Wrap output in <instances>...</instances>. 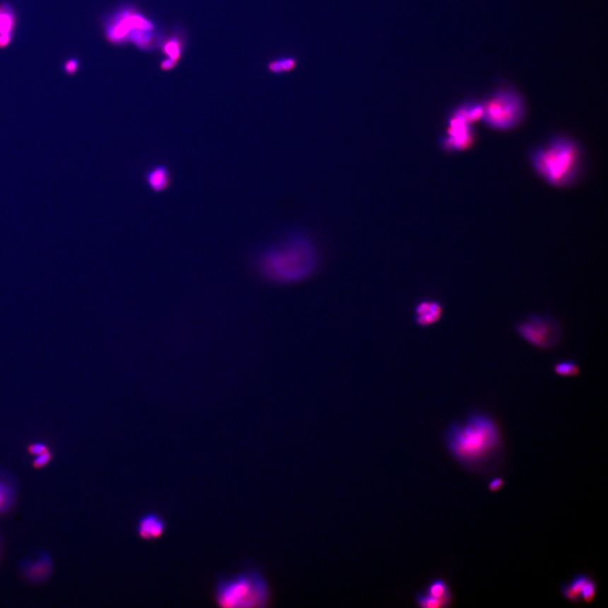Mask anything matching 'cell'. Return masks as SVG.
<instances>
[{"mask_svg":"<svg viewBox=\"0 0 608 608\" xmlns=\"http://www.w3.org/2000/svg\"><path fill=\"white\" fill-rule=\"evenodd\" d=\"M445 442L454 458L466 466L483 463L501 446V433L492 416L472 411L464 423H454L447 430Z\"/></svg>","mask_w":608,"mask_h":608,"instance_id":"1","label":"cell"},{"mask_svg":"<svg viewBox=\"0 0 608 608\" xmlns=\"http://www.w3.org/2000/svg\"><path fill=\"white\" fill-rule=\"evenodd\" d=\"M316 250L312 242L300 236L286 238L279 245L263 252L259 269L267 279L279 283H294L305 280L315 271Z\"/></svg>","mask_w":608,"mask_h":608,"instance_id":"2","label":"cell"},{"mask_svg":"<svg viewBox=\"0 0 608 608\" xmlns=\"http://www.w3.org/2000/svg\"><path fill=\"white\" fill-rule=\"evenodd\" d=\"M530 158L534 170L542 180L551 186L564 188L580 177L583 155L575 141L558 136L534 149Z\"/></svg>","mask_w":608,"mask_h":608,"instance_id":"3","label":"cell"},{"mask_svg":"<svg viewBox=\"0 0 608 608\" xmlns=\"http://www.w3.org/2000/svg\"><path fill=\"white\" fill-rule=\"evenodd\" d=\"M213 596L221 607H266L270 602V589L262 572L247 568L237 574L219 576Z\"/></svg>","mask_w":608,"mask_h":608,"instance_id":"4","label":"cell"},{"mask_svg":"<svg viewBox=\"0 0 608 608\" xmlns=\"http://www.w3.org/2000/svg\"><path fill=\"white\" fill-rule=\"evenodd\" d=\"M481 121L490 129L508 131L519 126L525 117V104L521 95L513 89L495 90L483 102Z\"/></svg>","mask_w":608,"mask_h":608,"instance_id":"5","label":"cell"},{"mask_svg":"<svg viewBox=\"0 0 608 608\" xmlns=\"http://www.w3.org/2000/svg\"><path fill=\"white\" fill-rule=\"evenodd\" d=\"M103 32L107 42L114 46L129 43V37L136 30H156V25L132 6H123L103 20Z\"/></svg>","mask_w":608,"mask_h":608,"instance_id":"6","label":"cell"},{"mask_svg":"<svg viewBox=\"0 0 608 608\" xmlns=\"http://www.w3.org/2000/svg\"><path fill=\"white\" fill-rule=\"evenodd\" d=\"M515 331L528 344L541 350L553 349L561 338L559 321L549 315H532L515 325Z\"/></svg>","mask_w":608,"mask_h":608,"instance_id":"7","label":"cell"},{"mask_svg":"<svg viewBox=\"0 0 608 608\" xmlns=\"http://www.w3.org/2000/svg\"><path fill=\"white\" fill-rule=\"evenodd\" d=\"M476 140L473 126L451 112L447 119V129L444 136L440 138V146L448 152L466 151Z\"/></svg>","mask_w":608,"mask_h":608,"instance_id":"8","label":"cell"},{"mask_svg":"<svg viewBox=\"0 0 608 608\" xmlns=\"http://www.w3.org/2000/svg\"><path fill=\"white\" fill-rule=\"evenodd\" d=\"M54 568L53 557L46 551H39L32 557L21 560L19 566L21 576L33 585L45 583L53 575Z\"/></svg>","mask_w":608,"mask_h":608,"instance_id":"9","label":"cell"},{"mask_svg":"<svg viewBox=\"0 0 608 608\" xmlns=\"http://www.w3.org/2000/svg\"><path fill=\"white\" fill-rule=\"evenodd\" d=\"M166 521L155 512L143 515L138 519L136 525L137 536L144 541L159 539L166 532Z\"/></svg>","mask_w":608,"mask_h":608,"instance_id":"10","label":"cell"},{"mask_svg":"<svg viewBox=\"0 0 608 608\" xmlns=\"http://www.w3.org/2000/svg\"><path fill=\"white\" fill-rule=\"evenodd\" d=\"M18 485L10 472L0 469V515H6L15 506Z\"/></svg>","mask_w":608,"mask_h":608,"instance_id":"11","label":"cell"},{"mask_svg":"<svg viewBox=\"0 0 608 608\" xmlns=\"http://www.w3.org/2000/svg\"><path fill=\"white\" fill-rule=\"evenodd\" d=\"M443 307L440 303L433 300L421 301L414 308V320L420 327H428L440 320Z\"/></svg>","mask_w":608,"mask_h":608,"instance_id":"12","label":"cell"},{"mask_svg":"<svg viewBox=\"0 0 608 608\" xmlns=\"http://www.w3.org/2000/svg\"><path fill=\"white\" fill-rule=\"evenodd\" d=\"M185 38L180 30H175L170 36L160 38L159 47L167 58L179 64L185 49Z\"/></svg>","mask_w":608,"mask_h":608,"instance_id":"13","label":"cell"},{"mask_svg":"<svg viewBox=\"0 0 608 608\" xmlns=\"http://www.w3.org/2000/svg\"><path fill=\"white\" fill-rule=\"evenodd\" d=\"M16 27L17 14L15 8L8 2H0V36H15Z\"/></svg>","mask_w":608,"mask_h":608,"instance_id":"14","label":"cell"},{"mask_svg":"<svg viewBox=\"0 0 608 608\" xmlns=\"http://www.w3.org/2000/svg\"><path fill=\"white\" fill-rule=\"evenodd\" d=\"M454 115L460 117L468 124L473 125L477 122L483 119L484 107L483 102H467L455 107L452 112Z\"/></svg>","mask_w":608,"mask_h":608,"instance_id":"15","label":"cell"},{"mask_svg":"<svg viewBox=\"0 0 608 608\" xmlns=\"http://www.w3.org/2000/svg\"><path fill=\"white\" fill-rule=\"evenodd\" d=\"M147 185L155 192H162L166 189L170 182V175L167 168L156 167L151 169L146 175Z\"/></svg>","mask_w":608,"mask_h":608,"instance_id":"16","label":"cell"},{"mask_svg":"<svg viewBox=\"0 0 608 608\" xmlns=\"http://www.w3.org/2000/svg\"><path fill=\"white\" fill-rule=\"evenodd\" d=\"M425 594L444 602L448 607L452 603V592L447 582L441 578L432 580L426 590Z\"/></svg>","mask_w":608,"mask_h":608,"instance_id":"17","label":"cell"},{"mask_svg":"<svg viewBox=\"0 0 608 608\" xmlns=\"http://www.w3.org/2000/svg\"><path fill=\"white\" fill-rule=\"evenodd\" d=\"M556 375L561 377H575L580 373V368L574 361H562L556 363L554 367Z\"/></svg>","mask_w":608,"mask_h":608,"instance_id":"18","label":"cell"},{"mask_svg":"<svg viewBox=\"0 0 608 608\" xmlns=\"http://www.w3.org/2000/svg\"><path fill=\"white\" fill-rule=\"evenodd\" d=\"M296 66V60L292 58H283L271 61L268 64V69L273 74H282L292 71Z\"/></svg>","mask_w":608,"mask_h":608,"instance_id":"19","label":"cell"},{"mask_svg":"<svg viewBox=\"0 0 608 608\" xmlns=\"http://www.w3.org/2000/svg\"><path fill=\"white\" fill-rule=\"evenodd\" d=\"M415 600L416 604L422 608H446L448 607L446 603L438 599L428 596L425 593H418L416 595Z\"/></svg>","mask_w":608,"mask_h":608,"instance_id":"20","label":"cell"},{"mask_svg":"<svg viewBox=\"0 0 608 608\" xmlns=\"http://www.w3.org/2000/svg\"><path fill=\"white\" fill-rule=\"evenodd\" d=\"M597 585L596 581L590 578V580L587 581L582 589V592L580 594L581 601L585 602H592L595 597L597 596Z\"/></svg>","mask_w":608,"mask_h":608,"instance_id":"21","label":"cell"},{"mask_svg":"<svg viewBox=\"0 0 608 608\" xmlns=\"http://www.w3.org/2000/svg\"><path fill=\"white\" fill-rule=\"evenodd\" d=\"M81 61L76 57H71L64 61L62 64V71L64 75L68 76H76L79 72Z\"/></svg>","mask_w":608,"mask_h":608,"instance_id":"22","label":"cell"},{"mask_svg":"<svg viewBox=\"0 0 608 608\" xmlns=\"http://www.w3.org/2000/svg\"><path fill=\"white\" fill-rule=\"evenodd\" d=\"M590 578V577L589 575L585 574L575 575L573 577L571 583L568 584V587L571 588L572 592H574L578 595V596L580 597L582 589H583L585 585L587 583Z\"/></svg>","mask_w":608,"mask_h":608,"instance_id":"23","label":"cell"},{"mask_svg":"<svg viewBox=\"0 0 608 608\" xmlns=\"http://www.w3.org/2000/svg\"><path fill=\"white\" fill-rule=\"evenodd\" d=\"M52 460H53V453L49 450L45 453L34 456L32 466L34 469L40 470V469L46 467L52 462Z\"/></svg>","mask_w":608,"mask_h":608,"instance_id":"24","label":"cell"},{"mask_svg":"<svg viewBox=\"0 0 608 608\" xmlns=\"http://www.w3.org/2000/svg\"><path fill=\"white\" fill-rule=\"evenodd\" d=\"M28 452L29 455L34 456H37L41 455L42 453L46 452V451L49 450V447L45 443L43 442H33L32 444H30L28 446Z\"/></svg>","mask_w":608,"mask_h":608,"instance_id":"25","label":"cell"},{"mask_svg":"<svg viewBox=\"0 0 608 608\" xmlns=\"http://www.w3.org/2000/svg\"><path fill=\"white\" fill-rule=\"evenodd\" d=\"M561 592L563 596L567 599L568 601L571 602H580L581 601L580 597L578 596L574 592H572L570 587H568V584L563 583L561 585Z\"/></svg>","mask_w":608,"mask_h":608,"instance_id":"26","label":"cell"},{"mask_svg":"<svg viewBox=\"0 0 608 608\" xmlns=\"http://www.w3.org/2000/svg\"><path fill=\"white\" fill-rule=\"evenodd\" d=\"M177 65V63L175 61H173L170 59L166 58L160 61L159 67L164 72L171 71L172 69H175Z\"/></svg>","mask_w":608,"mask_h":608,"instance_id":"27","label":"cell"},{"mask_svg":"<svg viewBox=\"0 0 608 608\" xmlns=\"http://www.w3.org/2000/svg\"><path fill=\"white\" fill-rule=\"evenodd\" d=\"M503 484H505L503 479L501 477H496V479H493L489 481L488 488L491 492H498V491L503 488Z\"/></svg>","mask_w":608,"mask_h":608,"instance_id":"28","label":"cell"},{"mask_svg":"<svg viewBox=\"0 0 608 608\" xmlns=\"http://www.w3.org/2000/svg\"><path fill=\"white\" fill-rule=\"evenodd\" d=\"M14 40L15 36H11V35H3V36H0V49H7Z\"/></svg>","mask_w":608,"mask_h":608,"instance_id":"29","label":"cell"},{"mask_svg":"<svg viewBox=\"0 0 608 608\" xmlns=\"http://www.w3.org/2000/svg\"><path fill=\"white\" fill-rule=\"evenodd\" d=\"M1 547H2V541H1V537H0V554H1Z\"/></svg>","mask_w":608,"mask_h":608,"instance_id":"30","label":"cell"}]
</instances>
